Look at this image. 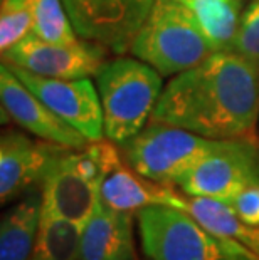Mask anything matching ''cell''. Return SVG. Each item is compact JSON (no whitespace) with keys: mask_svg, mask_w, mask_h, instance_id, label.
<instances>
[{"mask_svg":"<svg viewBox=\"0 0 259 260\" xmlns=\"http://www.w3.org/2000/svg\"><path fill=\"white\" fill-rule=\"evenodd\" d=\"M5 64L44 104H47L59 118L78 129L88 141L103 140L104 119L101 99L96 84L90 77L57 79L34 74L9 62Z\"/></svg>","mask_w":259,"mask_h":260,"instance_id":"cell-7","label":"cell"},{"mask_svg":"<svg viewBox=\"0 0 259 260\" xmlns=\"http://www.w3.org/2000/svg\"><path fill=\"white\" fill-rule=\"evenodd\" d=\"M32 15V34L52 44H76L79 41L63 0H27Z\"/></svg>","mask_w":259,"mask_h":260,"instance_id":"cell-19","label":"cell"},{"mask_svg":"<svg viewBox=\"0 0 259 260\" xmlns=\"http://www.w3.org/2000/svg\"><path fill=\"white\" fill-rule=\"evenodd\" d=\"M100 202L118 212L133 213L152 205H168L180 210L187 207V197H182L165 186L145 178L125 161L113 141H108L104 173L98 186Z\"/></svg>","mask_w":259,"mask_h":260,"instance_id":"cell-10","label":"cell"},{"mask_svg":"<svg viewBox=\"0 0 259 260\" xmlns=\"http://www.w3.org/2000/svg\"><path fill=\"white\" fill-rule=\"evenodd\" d=\"M162 74L136 57H118L101 64L95 74L100 92L104 136L125 145L152 119L160 94Z\"/></svg>","mask_w":259,"mask_h":260,"instance_id":"cell-2","label":"cell"},{"mask_svg":"<svg viewBox=\"0 0 259 260\" xmlns=\"http://www.w3.org/2000/svg\"><path fill=\"white\" fill-rule=\"evenodd\" d=\"M259 183V143L249 136L222 140L187 173L179 186L187 197L229 203L247 185Z\"/></svg>","mask_w":259,"mask_h":260,"instance_id":"cell-6","label":"cell"},{"mask_svg":"<svg viewBox=\"0 0 259 260\" xmlns=\"http://www.w3.org/2000/svg\"><path fill=\"white\" fill-rule=\"evenodd\" d=\"M220 141L152 119L120 148L125 161L136 173L160 185L179 186L197 163L219 148Z\"/></svg>","mask_w":259,"mask_h":260,"instance_id":"cell-4","label":"cell"},{"mask_svg":"<svg viewBox=\"0 0 259 260\" xmlns=\"http://www.w3.org/2000/svg\"><path fill=\"white\" fill-rule=\"evenodd\" d=\"M135 217L148 260H227L219 240L185 210L152 205Z\"/></svg>","mask_w":259,"mask_h":260,"instance_id":"cell-5","label":"cell"},{"mask_svg":"<svg viewBox=\"0 0 259 260\" xmlns=\"http://www.w3.org/2000/svg\"><path fill=\"white\" fill-rule=\"evenodd\" d=\"M82 226L42 208L31 260H79Z\"/></svg>","mask_w":259,"mask_h":260,"instance_id":"cell-18","label":"cell"},{"mask_svg":"<svg viewBox=\"0 0 259 260\" xmlns=\"http://www.w3.org/2000/svg\"><path fill=\"white\" fill-rule=\"evenodd\" d=\"M231 51L259 66V0H251L242 12Z\"/></svg>","mask_w":259,"mask_h":260,"instance_id":"cell-21","label":"cell"},{"mask_svg":"<svg viewBox=\"0 0 259 260\" xmlns=\"http://www.w3.org/2000/svg\"><path fill=\"white\" fill-rule=\"evenodd\" d=\"M0 98L4 111H7L20 128L39 140L73 149H81L90 145V141L78 129H74L47 104H44L5 62H2L0 68Z\"/></svg>","mask_w":259,"mask_h":260,"instance_id":"cell-11","label":"cell"},{"mask_svg":"<svg viewBox=\"0 0 259 260\" xmlns=\"http://www.w3.org/2000/svg\"><path fill=\"white\" fill-rule=\"evenodd\" d=\"M42 213V191L32 188L2 215L0 260H31Z\"/></svg>","mask_w":259,"mask_h":260,"instance_id":"cell-15","label":"cell"},{"mask_svg":"<svg viewBox=\"0 0 259 260\" xmlns=\"http://www.w3.org/2000/svg\"><path fill=\"white\" fill-rule=\"evenodd\" d=\"M133 213L118 212L98 202L82 226L79 260H117L133 253Z\"/></svg>","mask_w":259,"mask_h":260,"instance_id":"cell-14","label":"cell"},{"mask_svg":"<svg viewBox=\"0 0 259 260\" xmlns=\"http://www.w3.org/2000/svg\"><path fill=\"white\" fill-rule=\"evenodd\" d=\"M66 146L7 131L0 140V202L7 205L41 185L52 158Z\"/></svg>","mask_w":259,"mask_h":260,"instance_id":"cell-13","label":"cell"},{"mask_svg":"<svg viewBox=\"0 0 259 260\" xmlns=\"http://www.w3.org/2000/svg\"><path fill=\"white\" fill-rule=\"evenodd\" d=\"M2 56L9 64L57 79L91 77L104 62L103 46L96 42L78 41L76 44H52L36 37L32 32Z\"/></svg>","mask_w":259,"mask_h":260,"instance_id":"cell-9","label":"cell"},{"mask_svg":"<svg viewBox=\"0 0 259 260\" xmlns=\"http://www.w3.org/2000/svg\"><path fill=\"white\" fill-rule=\"evenodd\" d=\"M152 119L211 140L249 136L259 119V66L214 52L168 81Z\"/></svg>","mask_w":259,"mask_h":260,"instance_id":"cell-1","label":"cell"},{"mask_svg":"<svg viewBox=\"0 0 259 260\" xmlns=\"http://www.w3.org/2000/svg\"><path fill=\"white\" fill-rule=\"evenodd\" d=\"M185 212L214 237L236 240L259 255V226L246 223L229 203L207 197H187Z\"/></svg>","mask_w":259,"mask_h":260,"instance_id":"cell-16","label":"cell"},{"mask_svg":"<svg viewBox=\"0 0 259 260\" xmlns=\"http://www.w3.org/2000/svg\"><path fill=\"white\" fill-rule=\"evenodd\" d=\"M133 253H135V252H133ZM133 253H126V255L120 257V258H117V260H135V258H133Z\"/></svg>","mask_w":259,"mask_h":260,"instance_id":"cell-23","label":"cell"},{"mask_svg":"<svg viewBox=\"0 0 259 260\" xmlns=\"http://www.w3.org/2000/svg\"><path fill=\"white\" fill-rule=\"evenodd\" d=\"M130 52L163 77L177 76L216 52L194 14L179 0H155Z\"/></svg>","mask_w":259,"mask_h":260,"instance_id":"cell-3","label":"cell"},{"mask_svg":"<svg viewBox=\"0 0 259 260\" xmlns=\"http://www.w3.org/2000/svg\"><path fill=\"white\" fill-rule=\"evenodd\" d=\"M32 30V15L27 0H2L0 51L7 52Z\"/></svg>","mask_w":259,"mask_h":260,"instance_id":"cell-20","label":"cell"},{"mask_svg":"<svg viewBox=\"0 0 259 260\" xmlns=\"http://www.w3.org/2000/svg\"><path fill=\"white\" fill-rule=\"evenodd\" d=\"M84 41L123 52L150 15L155 0H63Z\"/></svg>","mask_w":259,"mask_h":260,"instance_id":"cell-8","label":"cell"},{"mask_svg":"<svg viewBox=\"0 0 259 260\" xmlns=\"http://www.w3.org/2000/svg\"><path fill=\"white\" fill-rule=\"evenodd\" d=\"M73 151L63 148L49 165L41 181L42 208L84 226L100 202V193L95 181L76 167Z\"/></svg>","mask_w":259,"mask_h":260,"instance_id":"cell-12","label":"cell"},{"mask_svg":"<svg viewBox=\"0 0 259 260\" xmlns=\"http://www.w3.org/2000/svg\"><path fill=\"white\" fill-rule=\"evenodd\" d=\"M194 14L216 52L231 51L241 22V0H179Z\"/></svg>","mask_w":259,"mask_h":260,"instance_id":"cell-17","label":"cell"},{"mask_svg":"<svg viewBox=\"0 0 259 260\" xmlns=\"http://www.w3.org/2000/svg\"><path fill=\"white\" fill-rule=\"evenodd\" d=\"M229 205L246 223L259 226V183L242 188Z\"/></svg>","mask_w":259,"mask_h":260,"instance_id":"cell-22","label":"cell"}]
</instances>
